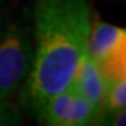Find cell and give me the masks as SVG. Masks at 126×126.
<instances>
[{
	"label": "cell",
	"instance_id": "277c9868",
	"mask_svg": "<svg viewBox=\"0 0 126 126\" xmlns=\"http://www.w3.org/2000/svg\"><path fill=\"white\" fill-rule=\"evenodd\" d=\"M123 42H126L125 28L95 20L91 24L86 53L93 60L98 62Z\"/></svg>",
	"mask_w": 126,
	"mask_h": 126
},
{
	"label": "cell",
	"instance_id": "5b68a950",
	"mask_svg": "<svg viewBox=\"0 0 126 126\" xmlns=\"http://www.w3.org/2000/svg\"><path fill=\"white\" fill-rule=\"evenodd\" d=\"M72 97H73V88L72 84L59 91L58 94L50 97L44 108L38 113L39 121L46 125L53 126H67L69 113H70V105H72Z\"/></svg>",
	"mask_w": 126,
	"mask_h": 126
},
{
	"label": "cell",
	"instance_id": "6da1fadb",
	"mask_svg": "<svg viewBox=\"0 0 126 126\" xmlns=\"http://www.w3.org/2000/svg\"><path fill=\"white\" fill-rule=\"evenodd\" d=\"M34 23L25 99L38 115L50 97L72 84L86 53L93 20L87 0H36Z\"/></svg>",
	"mask_w": 126,
	"mask_h": 126
},
{
	"label": "cell",
	"instance_id": "30bf717a",
	"mask_svg": "<svg viewBox=\"0 0 126 126\" xmlns=\"http://www.w3.org/2000/svg\"><path fill=\"white\" fill-rule=\"evenodd\" d=\"M125 113H126L125 109L116 112V118H115V121L112 122V125H125Z\"/></svg>",
	"mask_w": 126,
	"mask_h": 126
},
{
	"label": "cell",
	"instance_id": "3957f363",
	"mask_svg": "<svg viewBox=\"0 0 126 126\" xmlns=\"http://www.w3.org/2000/svg\"><path fill=\"white\" fill-rule=\"evenodd\" d=\"M72 84L90 101L97 113L101 115L107 81L95 60H93L87 53H84L79 63Z\"/></svg>",
	"mask_w": 126,
	"mask_h": 126
},
{
	"label": "cell",
	"instance_id": "9c48e42d",
	"mask_svg": "<svg viewBox=\"0 0 126 126\" xmlns=\"http://www.w3.org/2000/svg\"><path fill=\"white\" fill-rule=\"evenodd\" d=\"M20 115L13 107H10L7 101H0V126L17 125L20 123Z\"/></svg>",
	"mask_w": 126,
	"mask_h": 126
},
{
	"label": "cell",
	"instance_id": "7a4b0ae2",
	"mask_svg": "<svg viewBox=\"0 0 126 126\" xmlns=\"http://www.w3.org/2000/svg\"><path fill=\"white\" fill-rule=\"evenodd\" d=\"M34 44L20 23L0 20V101L11 98L27 81Z\"/></svg>",
	"mask_w": 126,
	"mask_h": 126
},
{
	"label": "cell",
	"instance_id": "ba28073f",
	"mask_svg": "<svg viewBox=\"0 0 126 126\" xmlns=\"http://www.w3.org/2000/svg\"><path fill=\"white\" fill-rule=\"evenodd\" d=\"M126 105V77L107 81L105 95L102 102V112L116 113L125 109Z\"/></svg>",
	"mask_w": 126,
	"mask_h": 126
},
{
	"label": "cell",
	"instance_id": "52a82bcc",
	"mask_svg": "<svg viewBox=\"0 0 126 126\" xmlns=\"http://www.w3.org/2000/svg\"><path fill=\"white\" fill-rule=\"evenodd\" d=\"M72 88H73V97H72V105H70L67 126H84V125L93 123V121H97L99 115L93 108L90 101L73 84H72Z\"/></svg>",
	"mask_w": 126,
	"mask_h": 126
},
{
	"label": "cell",
	"instance_id": "8992f818",
	"mask_svg": "<svg viewBox=\"0 0 126 126\" xmlns=\"http://www.w3.org/2000/svg\"><path fill=\"white\" fill-rule=\"evenodd\" d=\"M95 63L98 64L105 81L126 77V42L118 45L113 50Z\"/></svg>",
	"mask_w": 126,
	"mask_h": 126
}]
</instances>
